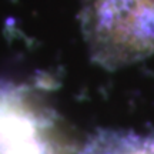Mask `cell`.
I'll list each match as a JSON object with an SVG mask.
<instances>
[{
    "mask_svg": "<svg viewBox=\"0 0 154 154\" xmlns=\"http://www.w3.org/2000/svg\"><path fill=\"white\" fill-rule=\"evenodd\" d=\"M83 154H154V136L104 133Z\"/></svg>",
    "mask_w": 154,
    "mask_h": 154,
    "instance_id": "3957f363",
    "label": "cell"
},
{
    "mask_svg": "<svg viewBox=\"0 0 154 154\" xmlns=\"http://www.w3.org/2000/svg\"><path fill=\"white\" fill-rule=\"evenodd\" d=\"M80 22L93 60L106 69L154 54V0H82Z\"/></svg>",
    "mask_w": 154,
    "mask_h": 154,
    "instance_id": "6da1fadb",
    "label": "cell"
},
{
    "mask_svg": "<svg viewBox=\"0 0 154 154\" xmlns=\"http://www.w3.org/2000/svg\"><path fill=\"white\" fill-rule=\"evenodd\" d=\"M49 111L24 87L0 84V154H59Z\"/></svg>",
    "mask_w": 154,
    "mask_h": 154,
    "instance_id": "7a4b0ae2",
    "label": "cell"
}]
</instances>
